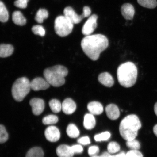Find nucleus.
<instances>
[{"label": "nucleus", "mask_w": 157, "mask_h": 157, "mask_svg": "<svg viewBox=\"0 0 157 157\" xmlns=\"http://www.w3.org/2000/svg\"><path fill=\"white\" fill-rule=\"evenodd\" d=\"M68 74L67 68L61 65L55 66L47 68L44 73L45 79L50 85L55 87H60L64 84L65 77Z\"/></svg>", "instance_id": "nucleus-4"}, {"label": "nucleus", "mask_w": 157, "mask_h": 157, "mask_svg": "<svg viewBox=\"0 0 157 157\" xmlns=\"http://www.w3.org/2000/svg\"><path fill=\"white\" fill-rule=\"evenodd\" d=\"M110 136V133L106 131V132L96 135L94 137V139L97 142H101V141H107L109 140Z\"/></svg>", "instance_id": "nucleus-29"}, {"label": "nucleus", "mask_w": 157, "mask_h": 157, "mask_svg": "<svg viewBox=\"0 0 157 157\" xmlns=\"http://www.w3.org/2000/svg\"><path fill=\"white\" fill-rule=\"evenodd\" d=\"M78 142L80 144L86 145L89 144L91 143L90 139L87 136H83L78 139L77 140Z\"/></svg>", "instance_id": "nucleus-37"}, {"label": "nucleus", "mask_w": 157, "mask_h": 157, "mask_svg": "<svg viewBox=\"0 0 157 157\" xmlns=\"http://www.w3.org/2000/svg\"><path fill=\"white\" fill-rule=\"evenodd\" d=\"M126 144L128 148L132 150H138L140 148V143L135 139L127 141Z\"/></svg>", "instance_id": "nucleus-30"}, {"label": "nucleus", "mask_w": 157, "mask_h": 157, "mask_svg": "<svg viewBox=\"0 0 157 157\" xmlns=\"http://www.w3.org/2000/svg\"><path fill=\"white\" fill-rule=\"evenodd\" d=\"M142 127L140 120L135 115L127 116L121 121L119 132L121 137L127 141L135 139Z\"/></svg>", "instance_id": "nucleus-2"}, {"label": "nucleus", "mask_w": 157, "mask_h": 157, "mask_svg": "<svg viewBox=\"0 0 157 157\" xmlns=\"http://www.w3.org/2000/svg\"><path fill=\"white\" fill-rule=\"evenodd\" d=\"M98 16L93 14L86 21L82 29V33L86 36L91 35L97 27Z\"/></svg>", "instance_id": "nucleus-7"}, {"label": "nucleus", "mask_w": 157, "mask_h": 157, "mask_svg": "<svg viewBox=\"0 0 157 157\" xmlns=\"http://www.w3.org/2000/svg\"><path fill=\"white\" fill-rule=\"evenodd\" d=\"M31 88L30 82L28 78H19L13 84L12 94L16 101H21L29 93Z\"/></svg>", "instance_id": "nucleus-5"}, {"label": "nucleus", "mask_w": 157, "mask_h": 157, "mask_svg": "<svg viewBox=\"0 0 157 157\" xmlns=\"http://www.w3.org/2000/svg\"><path fill=\"white\" fill-rule=\"evenodd\" d=\"M13 21L15 24L23 26L26 24V20L21 12L15 11L13 13Z\"/></svg>", "instance_id": "nucleus-20"}, {"label": "nucleus", "mask_w": 157, "mask_h": 157, "mask_svg": "<svg viewBox=\"0 0 157 157\" xmlns=\"http://www.w3.org/2000/svg\"><path fill=\"white\" fill-rule=\"evenodd\" d=\"M93 157H101L95 156H93Z\"/></svg>", "instance_id": "nucleus-43"}, {"label": "nucleus", "mask_w": 157, "mask_h": 157, "mask_svg": "<svg viewBox=\"0 0 157 157\" xmlns=\"http://www.w3.org/2000/svg\"><path fill=\"white\" fill-rule=\"evenodd\" d=\"M96 125V120L94 115L91 113L87 114L84 117L83 125L88 130L94 128Z\"/></svg>", "instance_id": "nucleus-18"}, {"label": "nucleus", "mask_w": 157, "mask_h": 157, "mask_svg": "<svg viewBox=\"0 0 157 157\" xmlns=\"http://www.w3.org/2000/svg\"><path fill=\"white\" fill-rule=\"evenodd\" d=\"M56 153L59 157H73L74 155L71 147L65 144L58 147Z\"/></svg>", "instance_id": "nucleus-14"}, {"label": "nucleus", "mask_w": 157, "mask_h": 157, "mask_svg": "<svg viewBox=\"0 0 157 157\" xmlns=\"http://www.w3.org/2000/svg\"><path fill=\"white\" fill-rule=\"evenodd\" d=\"M65 16L70 20L73 24H78L85 18L83 13L81 15L77 14L72 8L67 7L64 10Z\"/></svg>", "instance_id": "nucleus-9"}, {"label": "nucleus", "mask_w": 157, "mask_h": 157, "mask_svg": "<svg viewBox=\"0 0 157 157\" xmlns=\"http://www.w3.org/2000/svg\"><path fill=\"white\" fill-rule=\"evenodd\" d=\"M44 135L47 140L51 142H57L60 137L59 130L54 126H50L47 128L45 131Z\"/></svg>", "instance_id": "nucleus-8"}, {"label": "nucleus", "mask_w": 157, "mask_h": 157, "mask_svg": "<svg viewBox=\"0 0 157 157\" xmlns=\"http://www.w3.org/2000/svg\"><path fill=\"white\" fill-rule=\"evenodd\" d=\"M76 109V103L70 98L64 100L62 104V111L66 114H71L75 111Z\"/></svg>", "instance_id": "nucleus-13"}, {"label": "nucleus", "mask_w": 157, "mask_h": 157, "mask_svg": "<svg viewBox=\"0 0 157 157\" xmlns=\"http://www.w3.org/2000/svg\"><path fill=\"white\" fill-rule=\"evenodd\" d=\"M121 14L125 19L131 20L135 14V9L133 6L130 3H125L121 8Z\"/></svg>", "instance_id": "nucleus-12"}, {"label": "nucleus", "mask_w": 157, "mask_h": 157, "mask_svg": "<svg viewBox=\"0 0 157 157\" xmlns=\"http://www.w3.org/2000/svg\"><path fill=\"white\" fill-rule=\"evenodd\" d=\"M137 75L136 67L133 63L127 62L118 68L117 75L119 83L123 87H132L136 83Z\"/></svg>", "instance_id": "nucleus-3"}, {"label": "nucleus", "mask_w": 157, "mask_h": 157, "mask_svg": "<svg viewBox=\"0 0 157 157\" xmlns=\"http://www.w3.org/2000/svg\"><path fill=\"white\" fill-rule=\"evenodd\" d=\"M154 110L155 113L157 117V103H156L154 105Z\"/></svg>", "instance_id": "nucleus-42"}, {"label": "nucleus", "mask_w": 157, "mask_h": 157, "mask_svg": "<svg viewBox=\"0 0 157 157\" xmlns=\"http://www.w3.org/2000/svg\"><path fill=\"white\" fill-rule=\"evenodd\" d=\"M9 14L4 4L1 1L0 2V21L2 22H7L8 20Z\"/></svg>", "instance_id": "nucleus-24"}, {"label": "nucleus", "mask_w": 157, "mask_h": 157, "mask_svg": "<svg viewBox=\"0 0 157 157\" xmlns=\"http://www.w3.org/2000/svg\"><path fill=\"white\" fill-rule=\"evenodd\" d=\"M49 106L52 111L55 113H59L62 109V105L58 100L53 99L49 101Z\"/></svg>", "instance_id": "nucleus-25"}, {"label": "nucleus", "mask_w": 157, "mask_h": 157, "mask_svg": "<svg viewBox=\"0 0 157 157\" xmlns=\"http://www.w3.org/2000/svg\"><path fill=\"white\" fill-rule=\"evenodd\" d=\"M58 118L56 116L50 115L45 117L43 119L42 122L45 125L55 124L58 122Z\"/></svg>", "instance_id": "nucleus-27"}, {"label": "nucleus", "mask_w": 157, "mask_h": 157, "mask_svg": "<svg viewBox=\"0 0 157 157\" xmlns=\"http://www.w3.org/2000/svg\"><path fill=\"white\" fill-rule=\"evenodd\" d=\"M72 151L74 153L76 154H80L83 152V147L80 144H76L73 145L71 147Z\"/></svg>", "instance_id": "nucleus-36"}, {"label": "nucleus", "mask_w": 157, "mask_h": 157, "mask_svg": "<svg viewBox=\"0 0 157 157\" xmlns=\"http://www.w3.org/2000/svg\"><path fill=\"white\" fill-rule=\"evenodd\" d=\"M91 9L88 6H84L83 8V13L84 17H89L91 14Z\"/></svg>", "instance_id": "nucleus-38"}, {"label": "nucleus", "mask_w": 157, "mask_h": 157, "mask_svg": "<svg viewBox=\"0 0 157 157\" xmlns=\"http://www.w3.org/2000/svg\"><path fill=\"white\" fill-rule=\"evenodd\" d=\"M105 112L107 116L109 119L115 120L118 118L120 111L118 107L114 104L108 105L105 108Z\"/></svg>", "instance_id": "nucleus-15"}, {"label": "nucleus", "mask_w": 157, "mask_h": 157, "mask_svg": "<svg viewBox=\"0 0 157 157\" xmlns=\"http://www.w3.org/2000/svg\"><path fill=\"white\" fill-rule=\"evenodd\" d=\"M153 132L155 135L157 137V124L155 125L153 128Z\"/></svg>", "instance_id": "nucleus-41"}, {"label": "nucleus", "mask_w": 157, "mask_h": 157, "mask_svg": "<svg viewBox=\"0 0 157 157\" xmlns=\"http://www.w3.org/2000/svg\"><path fill=\"white\" fill-rule=\"evenodd\" d=\"M50 85L46 79L40 77L35 78L30 82L31 89L35 91L46 90L49 87Z\"/></svg>", "instance_id": "nucleus-10"}, {"label": "nucleus", "mask_w": 157, "mask_h": 157, "mask_svg": "<svg viewBox=\"0 0 157 157\" xmlns=\"http://www.w3.org/2000/svg\"><path fill=\"white\" fill-rule=\"evenodd\" d=\"M109 157H127L126 154L124 152H121L119 154L114 155H110Z\"/></svg>", "instance_id": "nucleus-39"}, {"label": "nucleus", "mask_w": 157, "mask_h": 157, "mask_svg": "<svg viewBox=\"0 0 157 157\" xmlns=\"http://www.w3.org/2000/svg\"><path fill=\"white\" fill-rule=\"evenodd\" d=\"M99 149L97 146H93L89 147L88 150V154L90 156H95L99 153Z\"/></svg>", "instance_id": "nucleus-35"}, {"label": "nucleus", "mask_w": 157, "mask_h": 157, "mask_svg": "<svg viewBox=\"0 0 157 157\" xmlns=\"http://www.w3.org/2000/svg\"><path fill=\"white\" fill-rule=\"evenodd\" d=\"M48 13L45 9H40L37 12L35 17V20L37 22L42 23L44 19L48 18Z\"/></svg>", "instance_id": "nucleus-23"}, {"label": "nucleus", "mask_w": 157, "mask_h": 157, "mask_svg": "<svg viewBox=\"0 0 157 157\" xmlns=\"http://www.w3.org/2000/svg\"><path fill=\"white\" fill-rule=\"evenodd\" d=\"M29 0H17L14 2V5L19 8L24 9L27 7Z\"/></svg>", "instance_id": "nucleus-33"}, {"label": "nucleus", "mask_w": 157, "mask_h": 157, "mask_svg": "<svg viewBox=\"0 0 157 157\" xmlns=\"http://www.w3.org/2000/svg\"><path fill=\"white\" fill-rule=\"evenodd\" d=\"M33 32L35 34L41 36H44L45 35V30L42 25H34L32 28Z\"/></svg>", "instance_id": "nucleus-32"}, {"label": "nucleus", "mask_w": 157, "mask_h": 157, "mask_svg": "<svg viewBox=\"0 0 157 157\" xmlns=\"http://www.w3.org/2000/svg\"><path fill=\"white\" fill-rule=\"evenodd\" d=\"M74 24L65 16H60L55 21L54 28L56 34L61 37H65L72 32Z\"/></svg>", "instance_id": "nucleus-6"}, {"label": "nucleus", "mask_w": 157, "mask_h": 157, "mask_svg": "<svg viewBox=\"0 0 157 157\" xmlns=\"http://www.w3.org/2000/svg\"><path fill=\"white\" fill-rule=\"evenodd\" d=\"M127 157H143L142 153L137 150H132L127 152Z\"/></svg>", "instance_id": "nucleus-34"}, {"label": "nucleus", "mask_w": 157, "mask_h": 157, "mask_svg": "<svg viewBox=\"0 0 157 157\" xmlns=\"http://www.w3.org/2000/svg\"><path fill=\"white\" fill-rule=\"evenodd\" d=\"M110 155L109 153L108 152H105L103 153L100 156L101 157H109Z\"/></svg>", "instance_id": "nucleus-40"}, {"label": "nucleus", "mask_w": 157, "mask_h": 157, "mask_svg": "<svg viewBox=\"0 0 157 157\" xmlns=\"http://www.w3.org/2000/svg\"><path fill=\"white\" fill-rule=\"evenodd\" d=\"M29 104L32 107V112L35 115H39L44 111V102L42 99L35 98L31 100Z\"/></svg>", "instance_id": "nucleus-11"}, {"label": "nucleus", "mask_w": 157, "mask_h": 157, "mask_svg": "<svg viewBox=\"0 0 157 157\" xmlns=\"http://www.w3.org/2000/svg\"><path fill=\"white\" fill-rule=\"evenodd\" d=\"M44 152L42 149L39 147H35L30 149L25 157H44Z\"/></svg>", "instance_id": "nucleus-22"}, {"label": "nucleus", "mask_w": 157, "mask_h": 157, "mask_svg": "<svg viewBox=\"0 0 157 157\" xmlns=\"http://www.w3.org/2000/svg\"><path fill=\"white\" fill-rule=\"evenodd\" d=\"M67 133L68 136L72 138H75L79 136L80 132L76 125L73 124L69 125L67 128Z\"/></svg>", "instance_id": "nucleus-21"}, {"label": "nucleus", "mask_w": 157, "mask_h": 157, "mask_svg": "<svg viewBox=\"0 0 157 157\" xmlns=\"http://www.w3.org/2000/svg\"><path fill=\"white\" fill-rule=\"evenodd\" d=\"M9 138V135L3 125H1L0 126V142L4 143L6 142Z\"/></svg>", "instance_id": "nucleus-31"}, {"label": "nucleus", "mask_w": 157, "mask_h": 157, "mask_svg": "<svg viewBox=\"0 0 157 157\" xmlns=\"http://www.w3.org/2000/svg\"><path fill=\"white\" fill-rule=\"evenodd\" d=\"M87 109L90 113L93 115H99L103 113L102 105L98 101H92L87 105Z\"/></svg>", "instance_id": "nucleus-17"}, {"label": "nucleus", "mask_w": 157, "mask_h": 157, "mask_svg": "<svg viewBox=\"0 0 157 157\" xmlns=\"http://www.w3.org/2000/svg\"><path fill=\"white\" fill-rule=\"evenodd\" d=\"M98 79L100 83L109 87H112L114 82L113 76L107 72L100 74L98 76Z\"/></svg>", "instance_id": "nucleus-16"}, {"label": "nucleus", "mask_w": 157, "mask_h": 157, "mask_svg": "<svg viewBox=\"0 0 157 157\" xmlns=\"http://www.w3.org/2000/svg\"><path fill=\"white\" fill-rule=\"evenodd\" d=\"M107 150L109 154H115L120 150V146L118 143L116 142H111L108 145Z\"/></svg>", "instance_id": "nucleus-28"}, {"label": "nucleus", "mask_w": 157, "mask_h": 157, "mask_svg": "<svg viewBox=\"0 0 157 157\" xmlns=\"http://www.w3.org/2000/svg\"><path fill=\"white\" fill-rule=\"evenodd\" d=\"M13 47L11 45L1 44L0 46V56L1 58L7 57L13 54Z\"/></svg>", "instance_id": "nucleus-19"}, {"label": "nucleus", "mask_w": 157, "mask_h": 157, "mask_svg": "<svg viewBox=\"0 0 157 157\" xmlns=\"http://www.w3.org/2000/svg\"><path fill=\"white\" fill-rule=\"evenodd\" d=\"M109 44L107 37L101 34L86 36L82 39L81 43L84 53L94 61L98 59L100 54L108 48Z\"/></svg>", "instance_id": "nucleus-1"}, {"label": "nucleus", "mask_w": 157, "mask_h": 157, "mask_svg": "<svg viewBox=\"0 0 157 157\" xmlns=\"http://www.w3.org/2000/svg\"><path fill=\"white\" fill-rule=\"evenodd\" d=\"M137 2L142 7L152 9L156 7V0H137Z\"/></svg>", "instance_id": "nucleus-26"}]
</instances>
